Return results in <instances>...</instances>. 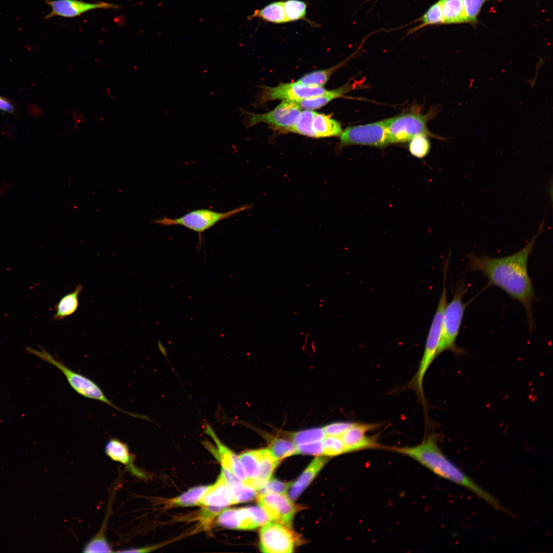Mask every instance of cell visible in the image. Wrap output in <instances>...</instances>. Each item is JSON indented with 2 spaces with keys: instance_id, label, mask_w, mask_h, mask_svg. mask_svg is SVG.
<instances>
[{
  "instance_id": "1",
  "label": "cell",
  "mask_w": 553,
  "mask_h": 553,
  "mask_svg": "<svg viewBox=\"0 0 553 553\" xmlns=\"http://www.w3.org/2000/svg\"><path fill=\"white\" fill-rule=\"evenodd\" d=\"M544 223L543 219L536 234L523 248L513 254L501 258L485 254L479 257L473 253L467 255L469 271L481 272L488 279V286L501 288L522 304L530 330L535 327L533 307L537 297L528 274L527 264L537 239L544 228Z\"/></svg>"
},
{
  "instance_id": "2",
  "label": "cell",
  "mask_w": 553,
  "mask_h": 553,
  "mask_svg": "<svg viewBox=\"0 0 553 553\" xmlns=\"http://www.w3.org/2000/svg\"><path fill=\"white\" fill-rule=\"evenodd\" d=\"M388 449L413 459L438 476L471 491L496 509L503 510L497 499L478 485L443 453L435 434L429 433L415 446Z\"/></svg>"
},
{
  "instance_id": "3",
  "label": "cell",
  "mask_w": 553,
  "mask_h": 553,
  "mask_svg": "<svg viewBox=\"0 0 553 553\" xmlns=\"http://www.w3.org/2000/svg\"><path fill=\"white\" fill-rule=\"evenodd\" d=\"M445 284V281H443L441 295L429 331L424 349L417 371L410 381L404 387V389L414 390L418 399L424 405H426V401L423 389V378L432 363L438 356L443 314L447 304V290Z\"/></svg>"
},
{
  "instance_id": "4",
  "label": "cell",
  "mask_w": 553,
  "mask_h": 553,
  "mask_svg": "<svg viewBox=\"0 0 553 553\" xmlns=\"http://www.w3.org/2000/svg\"><path fill=\"white\" fill-rule=\"evenodd\" d=\"M26 352L36 356L60 370L65 376L70 386L79 395L86 398L99 400L118 411L131 416L139 419H148L145 416L125 411L116 406L107 397L101 388L94 381L82 374L73 371L62 361L54 357L43 348L41 347L40 350H36L30 347H27Z\"/></svg>"
},
{
  "instance_id": "5",
  "label": "cell",
  "mask_w": 553,
  "mask_h": 553,
  "mask_svg": "<svg viewBox=\"0 0 553 553\" xmlns=\"http://www.w3.org/2000/svg\"><path fill=\"white\" fill-rule=\"evenodd\" d=\"M467 290L463 282H457L453 299L445 306L442 317L438 355L448 350L458 353L460 352L456 346V341L466 306V304L463 302V297Z\"/></svg>"
},
{
  "instance_id": "6",
  "label": "cell",
  "mask_w": 553,
  "mask_h": 553,
  "mask_svg": "<svg viewBox=\"0 0 553 553\" xmlns=\"http://www.w3.org/2000/svg\"><path fill=\"white\" fill-rule=\"evenodd\" d=\"M250 205H244L226 212H218L208 209H199L192 210L176 219L164 217L152 221L156 224L164 226L180 225L187 228L199 235L201 242L202 234L219 222L251 208Z\"/></svg>"
},
{
  "instance_id": "7",
  "label": "cell",
  "mask_w": 553,
  "mask_h": 553,
  "mask_svg": "<svg viewBox=\"0 0 553 553\" xmlns=\"http://www.w3.org/2000/svg\"><path fill=\"white\" fill-rule=\"evenodd\" d=\"M430 116L410 112L385 119L389 144L405 142L418 135L434 136L427 126Z\"/></svg>"
},
{
  "instance_id": "8",
  "label": "cell",
  "mask_w": 553,
  "mask_h": 553,
  "mask_svg": "<svg viewBox=\"0 0 553 553\" xmlns=\"http://www.w3.org/2000/svg\"><path fill=\"white\" fill-rule=\"evenodd\" d=\"M240 112L245 116L243 123L247 127L265 123L285 131L295 123L301 108L297 102L283 100L273 110L266 113L256 114L242 110Z\"/></svg>"
},
{
  "instance_id": "9",
  "label": "cell",
  "mask_w": 553,
  "mask_h": 553,
  "mask_svg": "<svg viewBox=\"0 0 553 553\" xmlns=\"http://www.w3.org/2000/svg\"><path fill=\"white\" fill-rule=\"evenodd\" d=\"M340 136L339 149L351 145L382 147L389 144L385 120L348 127Z\"/></svg>"
},
{
  "instance_id": "10",
  "label": "cell",
  "mask_w": 553,
  "mask_h": 553,
  "mask_svg": "<svg viewBox=\"0 0 553 553\" xmlns=\"http://www.w3.org/2000/svg\"><path fill=\"white\" fill-rule=\"evenodd\" d=\"M295 537L290 528L274 521L262 525L260 532V547L267 553L292 552Z\"/></svg>"
},
{
  "instance_id": "11",
  "label": "cell",
  "mask_w": 553,
  "mask_h": 553,
  "mask_svg": "<svg viewBox=\"0 0 553 553\" xmlns=\"http://www.w3.org/2000/svg\"><path fill=\"white\" fill-rule=\"evenodd\" d=\"M258 501L271 521L291 528L297 508L288 496L277 494L258 495Z\"/></svg>"
},
{
  "instance_id": "12",
  "label": "cell",
  "mask_w": 553,
  "mask_h": 553,
  "mask_svg": "<svg viewBox=\"0 0 553 553\" xmlns=\"http://www.w3.org/2000/svg\"><path fill=\"white\" fill-rule=\"evenodd\" d=\"M326 90L322 87H313L297 82L281 83L275 87H265L261 99L268 101L282 99L298 103L302 100L324 94Z\"/></svg>"
},
{
  "instance_id": "13",
  "label": "cell",
  "mask_w": 553,
  "mask_h": 553,
  "mask_svg": "<svg viewBox=\"0 0 553 553\" xmlns=\"http://www.w3.org/2000/svg\"><path fill=\"white\" fill-rule=\"evenodd\" d=\"M51 7V12L43 18L48 20L55 16L72 18L91 10L99 9H118L115 4L99 1L91 3L79 0H44Z\"/></svg>"
},
{
  "instance_id": "14",
  "label": "cell",
  "mask_w": 553,
  "mask_h": 553,
  "mask_svg": "<svg viewBox=\"0 0 553 553\" xmlns=\"http://www.w3.org/2000/svg\"><path fill=\"white\" fill-rule=\"evenodd\" d=\"M379 426L380 423L355 422L340 436L345 453L385 448L378 443L376 437L367 435Z\"/></svg>"
},
{
  "instance_id": "15",
  "label": "cell",
  "mask_w": 553,
  "mask_h": 553,
  "mask_svg": "<svg viewBox=\"0 0 553 553\" xmlns=\"http://www.w3.org/2000/svg\"><path fill=\"white\" fill-rule=\"evenodd\" d=\"M217 523L223 527L241 530L253 529L259 527L251 507L222 510Z\"/></svg>"
},
{
  "instance_id": "16",
  "label": "cell",
  "mask_w": 553,
  "mask_h": 553,
  "mask_svg": "<svg viewBox=\"0 0 553 553\" xmlns=\"http://www.w3.org/2000/svg\"><path fill=\"white\" fill-rule=\"evenodd\" d=\"M235 504L236 503L231 489L221 472L216 481L209 485L201 498L199 505L223 509Z\"/></svg>"
},
{
  "instance_id": "17",
  "label": "cell",
  "mask_w": 553,
  "mask_h": 553,
  "mask_svg": "<svg viewBox=\"0 0 553 553\" xmlns=\"http://www.w3.org/2000/svg\"><path fill=\"white\" fill-rule=\"evenodd\" d=\"M104 452L111 460L124 465L132 475L139 478L145 477L144 472L134 464L135 457L130 453L128 445L119 439H110L105 444Z\"/></svg>"
},
{
  "instance_id": "18",
  "label": "cell",
  "mask_w": 553,
  "mask_h": 553,
  "mask_svg": "<svg viewBox=\"0 0 553 553\" xmlns=\"http://www.w3.org/2000/svg\"><path fill=\"white\" fill-rule=\"evenodd\" d=\"M205 432L210 436L217 445L222 469L233 474L244 484L246 477L238 456L219 440L212 428L207 424L205 426Z\"/></svg>"
},
{
  "instance_id": "19",
  "label": "cell",
  "mask_w": 553,
  "mask_h": 553,
  "mask_svg": "<svg viewBox=\"0 0 553 553\" xmlns=\"http://www.w3.org/2000/svg\"><path fill=\"white\" fill-rule=\"evenodd\" d=\"M327 462V458L324 457H315L297 480L291 484L288 493V497L291 500H296L311 482Z\"/></svg>"
},
{
  "instance_id": "20",
  "label": "cell",
  "mask_w": 553,
  "mask_h": 553,
  "mask_svg": "<svg viewBox=\"0 0 553 553\" xmlns=\"http://www.w3.org/2000/svg\"><path fill=\"white\" fill-rule=\"evenodd\" d=\"M355 86L348 83L334 90L326 91L320 96L310 97L298 102L300 108L305 110H313L323 107L331 100L342 97L351 91Z\"/></svg>"
},
{
  "instance_id": "21",
  "label": "cell",
  "mask_w": 553,
  "mask_h": 553,
  "mask_svg": "<svg viewBox=\"0 0 553 553\" xmlns=\"http://www.w3.org/2000/svg\"><path fill=\"white\" fill-rule=\"evenodd\" d=\"M256 17L266 22L275 24L288 23L285 10L284 1H279L269 3L260 9L256 10L252 14L248 17V18L251 20Z\"/></svg>"
},
{
  "instance_id": "22",
  "label": "cell",
  "mask_w": 553,
  "mask_h": 553,
  "mask_svg": "<svg viewBox=\"0 0 553 553\" xmlns=\"http://www.w3.org/2000/svg\"><path fill=\"white\" fill-rule=\"evenodd\" d=\"M312 129L315 138L338 136L343 133L339 122L332 119L330 115L317 113L313 120Z\"/></svg>"
},
{
  "instance_id": "23",
  "label": "cell",
  "mask_w": 553,
  "mask_h": 553,
  "mask_svg": "<svg viewBox=\"0 0 553 553\" xmlns=\"http://www.w3.org/2000/svg\"><path fill=\"white\" fill-rule=\"evenodd\" d=\"M261 461L259 473L252 481L250 487L257 491L270 478L275 468L279 463L278 460L268 449H260Z\"/></svg>"
},
{
  "instance_id": "24",
  "label": "cell",
  "mask_w": 553,
  "mask_h": 553,
  "mask_svg": "<svg viewBox=\"0 0 553 553\" xmlns=\"http://www.w3.org/2000/svg\"><path fill=\"white\" fill-rule=\"evenodd\" d=\"M82 288L83 286L79 284L74 290L60 299L55 306L54 320H62L77 311L79 307V296Z\"/></svg>"
},
{
  "instance_id": "25",
  "label": "cell",
  "mask_w": 553,
  "mask_h": 553,
  "mask_svg": "<svg viewBox=\"0 0 553 553\" xmlns=\"http://www.w3.org/2000/svg\"><path fill=\"white\" fill-rule=\"evenodd\" d=\"M238 457L246 477L244 484L250 486L251 483L256 479L259 473L261 461L260 449L245 452L240 454Z\"/></svg>"
},
{
  "instance_id": "26",
  "label": "cell",
  "mask_w": 553,
  "mask_h": 553,
  "mask_svg": "<svg viewBox=\"0 0 553 553\" xmlns=\"http://www.w3.org/2000/svg\"><path fill=\"white\" fill-rule=\"evenodd\" d=\"M108 509L107 516L103 520V524L98 533L92 538L84 545L82 552H112V547L110 545L105 534L107 522L111 513Z\"/></svg>"
},
{
  "instance_id": "27",
  "label": "cell",
  "mask_w": 553,
  "mask_h": 553,
  "mask_svg": "<svg viewBox=\"0 0 553 553\" xmlns=\"http://www.w3.org/2000/svg\"><path fill=\"white\" fill-rule=\"evenodd\" d=\"M209 485L198 486L189 489L181 495L169 499V507H187L199 505V503Z\"/></svg>"
},
{
  "instance_id": "28",
  "label": "cell",
  "mask_w": 553,
  "mask_h": 553,
  "mask_svg": "<svg viewBox=\"0 0 553 553\" xmlns=\"http://www.w3.org/2000/svg\"><path fill=\"white\" fill-rule=\"evenodd\" d=\"M444 24L466 23L462 0H443Z\"/></svg>"
},
{
  "instance_id": "29",
  "label": "cell",
  "mask_w": 553,
  "mask_h": 553,
  "mask_svg": "<svg viewBox=\"0 0 553 553\" xmlns=\"http://www.w3.org/2000/svg\"><path fill=\"white\" fill-rule=\"evenodd\" d=\"M347 60L343 61L330 68L317 70L305 75L296 82L303 85L322 87L325 85L332 74L338 69L344 66Z\"/></svg>"
},
{
  "instance_id": "30",
  "label": "cell",
  "mask_w": 553,
  "mask_h": 553,
  "mask_svg": "<svg viewBox=\"0 0 553 553\" xmlns=\"http://www.w3.org/2000/svg\"><path fill=\"white\" fill-rule=\"evenodd\" d=\"M316 114V112L312 110H305L301 111L293 125L285 131L315 138L312 129V123Z\"/></svg>"
},
{
  "instance_id": "31",
  "label": "cell",
  "mask_w": 553,
  "mask_h": 553,
  "mask_svg": "<svg viewBox=\"0 0 553 553\" xmlns=\"http://www.w3.org/2000/svg\"><path fill=\"white\" fill-rule=\"evenodd\" d=\"M284 7L288 22L303 20L311 26L316 27L317 24L307 17V4L302 0H286L284 1Z\"/></svg>"
},
{
  "instance_id": "32",
  "label": "cell",
  "mask_w": 553,
  "mask_h": 553,
  "mask_svg": "<svg viewBox=\"0 0 553 553\" xmlns=\"http://www.w3.org/2000/svg\"><path fill=\"white\" fill-rule=\"evenodd\" d=\"M268 449L279 460L297 454L294 443L292 441L283 438L273 439Z\"/></svg>"
},
{
  "instance_id": "33",
  "label": "cell",
  "mask_w": 553,
  "mask_h": 553,
  "mask_svg": "<svg viewBox=\"0 0 553 553\" xmlns=\"http://www.w3.org/2000/svg\"><path fill=\"white\" fill-rule=\"evenodd\" d=\"M326 434L323 428H315L294 432L291 435L295 445L323 441Z\"/></svg>"
},
{
  "instance_id": "34",
  "label": "cell",
  "mask_w": 553,
  "mask_h": 553,
  "mask_svg": "<svg viewBox=\"0 0 553 553\" xmlns=\"http://www.w3.org/2000/svg\"><path fill=\"white\" fill-rule=\"evenodd\" d=\"M442 3L443 0H438L427 10L420 19L421 24L416 30L428 25L444 24Z\"/></svg>"
},
{
  "instance_id": "35",
  "label": "cell",
  "mask_w": 553,
  "mask_h": 553,
  "mask_svg": "<svg viewBox=\"0 0 553 553\" xmlns=\"http://www.w3.org/2000/svg\"><path fill=\"white\" fill-rule=\"evenodd\" d=\"M229 486L236 504L250 501L258 496V492L256 490L244 485L242 481Z\"/></svg>"
},
{
  "instance_id": "36",
  "label": "cell",
  "mask_w": 553,
  "mask_h": 553,
  "mask_svg": "<svg viewBox=\"0 0 553 553\" xmlns=\"http://www.w3.org/2000/svg\"><path fill=\"white\" fill-rule=\"evenodd\" d=\"M430 148V142L425 135H417L410 140L409 151L417 158L425 157L429 153Z\"/></svg>"
},
{
  "instance_id": "37",
  "label": "cell",
  "mask_w": 553,
  "mask_h": 553,
  "mask_svg": "<svg viewBox=\"0 0 553 553\" xmlns=\"http://www.w3.org/2000/svg\"><path fill=\"white\" fill-rule=\"evenodd\" d=\"M323 454L336 456L345 453V449L340 437L326 435L323 440Z\"/></svg>"
},
{
  "instance_id": "38",
  "label": "cell",
  "mask_w": 553,
  "mask_h": 553,
  "mask_svg": "<svg viewBox=\"0 0 553 553\" xmlns=\"http://www.w3.org/2000/svg\"><path fill=\"white\" fill-rule=\"evenodd\" d=\"M292 484L281 482L275 479H269L258 490V495L270 494H286Z\"/></svg>"
},
{
  "instance_id": "39",
  "label": "cell",
  "mask_w": 553,
  "mask_h": 553,
  "mask_svg": "<svg viewBox=\"0 0 553 553\" xmlns=\"http://www.w3.org/2000/svg\"><path fill=\"white\" fill-rule=\"evenodd\" d=\"M487 0H462L466 23L477 22L479 13Z\"/></svg>"
},
{
  "instance_id": "40",
  "label": "cell",
  "mask_w": 553,
  "mask_h": 553,
  "mask_svg": "<svg viewBox=\"0 0 553 553\" xmlns=\"http://www.w3.org/2000/svg\"><path fill=\"white\" fill-rule=\"evenodd\" d=\"M355 422L349 421H339L331 423L323 428L327 436L340 437L348 429L352 427Z\"/></svg>"
},
{
  "instance_id": "41",
  "label": "cell",
  "mask_w": 553,
  "mask_h": 553,
  "mask_svg": "<svg viewBox=\"0 0 553 553\" xmlns=\"http://www.w3.org/2000/svg\"><path fill=\"white\" fill-rule=\"evenodd\" d=\"M297 454L319 455L323 454V441L296 445Z\"/></svg>"
},
{
  "instance_id": "42",
  "label": "cell",
  "mask_w": 553,
  "mask_h": 553,
  "mask_svg": "<svg viewBox=\"0 0 553 553\" xmlns=\"http://www.w3.org/2000/svg\"><path fill=\"white\" fill-rule=\"evenodd\" d=\"M222 511V509L210 506H203L200 515L201 524L205 527L210 525L214 518Z\"/></svg>"
},
{
  "instance_id": "43",
  "label": "cell",
  "mask_w": 553,
  "mask_h": 553,
  "mask_svg": "<svg viewBox=\"0 0 553 553\" xmlns=\"http://www.w3.org/2000/svg\"><path fill=\"white\" fill-rule=\"evenodd\" d=\"M0 110L12 113L14 111V107L11 102L7 99L0 96Z\"/></svg>"
},
{
  "instance_id": "44",
  "label": "cell",
  "mask_w": 553,
  "mask_h": 553,
  "mask_svg": "<svg viewBox=\"0 0 553 553\" xmlns=\"http://www.w3.org/2000/svg\"><path fill=\"white\" fill-rule=\"evenodd\" d=\"M366 1H371V0H366Z\"/></svg>"
}]
</instances>
